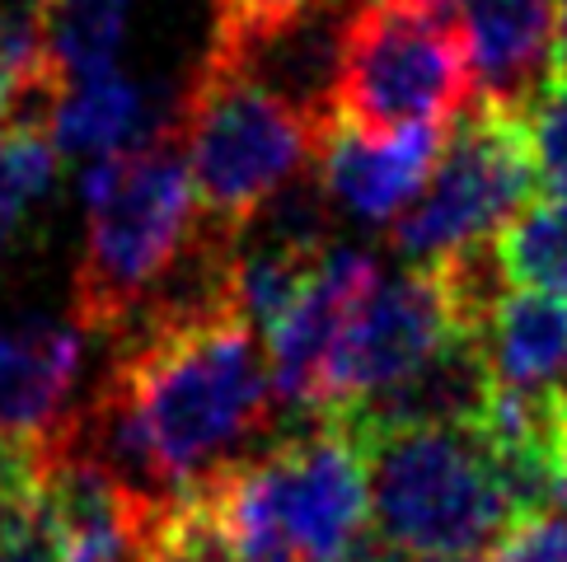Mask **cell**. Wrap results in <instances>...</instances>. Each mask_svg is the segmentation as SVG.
Instances as JSON below:
<instances>
[{
	"label": "cell",
	"instance_id": "cell-1",
	"mask_svg": "<svg viewBox=\"0 0 567 562\" xmlns=\"http://www.w3.org/2000/svg\"><path fill=\"white\" fill-rule=\"evenodd\" d=\"M113 343L109 379L178 497L258 455L272 427L268 347L239 310L197 319H136Z\"/></svg>",
	"mask_w": 567,
	"mask_h": 562
},
{
	"label": "cell",
	"instance_id": "cell-2",
	"mask_svg": "<svg viewBox=\"0 0 567 562\" xmlns=\"http://www.w3.org/2000/svg\"><path fill=\"white\" fill-rule=\"evenodd\" d=\"M188 497L230 562H342L371 534L367 459L333 417H310Z\"/></svg>",
	"mask_w": 567,
	"mask_h": 562
},
{
	"label": "cell",
	"instance_id": "cell-3",
	"mask_svg": "<svg viewBox=\"0 0 567 562\" xmlns=\"http://www.w3.org/2000/svg\"><path fill=\"white\" fill-rule=\"evenodd\" d=\"M197 235V197L169 123L151 140L85 169V249L75 268L71 324L117 337L174 277Z\"/></svg>",
	"mask_w": 567,
	"mask_h": 562
},
{
	"label": "cell",
	"instance_id": "cell-4",
	"mask_svg": "<svg viewBox=\"0 0 567 562\" xmlns=\"http://www.w3.org/2000/svg\"><path fill=\"white\" fill-rule=\"evenodd\" d=\"M371 520L403 558H493L535 511L474 427H394L361 436Z\"/></svg>",
	"mask_w": 567,
	"mask_h": 562
},
{
	"label": "cell",
	"instance_id": "cell-5",
	"mask_svg": "<svg viewBox=\"0 0 567 562\" xmlns=\"http://www.w3.org/2000/svg\"><path fill=\"white\" fill-rule=\"evenodd\" d=\"M202 226L245 235L272 197L315 169L323 127L239 66L202 56L169 117Z\"/></svg>",
	"mask_w": 567,
	"mask_h": 562
},
{
	"label": "cell",
	"instance_id": "cell-6",
	"mask_svg": "<svg viewBox=\"0 0 567 562\" xmlns=\"http://www.w3.org/2000/svg\"><path fill=\"white\" fill-rule=\"evenodd\" d=\"M474 104L470 43L455 0H384L348 14L333 123L357 136L451 127Z\"/></svg>",
	"mask_w": 567,
	"mask_h": 562
},
{
	"label": "cell",
	"instance_id": "cell-7",
	"mask_svg": "<svg viewBox=\"0 0 567 562\" xmlns=\"http://www.w3.org/2000/svg\"><path fill=\"white\" fill-rule=\"evenodd\" d=\"M535 197V169L525 155L520 117L470 104L436 155L413 207L390 226L394 253L409 268H441L478 244H493L520 207Z\"/></svg>",
	"mask_w": 567,
	"mask_h": 562
},
{
	"label": "cell",
	"instance_id": "cell-8",
	"mask_svg": "<svg viewBox=\"0 0 567 562\" xmlns=\"http://www.w3.org/2000/svg\"><path fill=\"white\" fill-rule=\"evenodd\" d=\"M460 333L464 329L451 310V295L432 268L380 277V287L357 305L329 352L310 417H342L367 398L413 379Z\"/></svg>",
	"mask_w": 567,
	"mask_h": 562
},
{
	"label": "cell",
	"instance_id": "cell-9",
	"mask_svg": "<svg viewBox=\"0 0 567 562\" xmlns=\"http://www.w3.org/2000/svg\"><path fill=\"white\" fill-rule=\"evenodd\" d=\"M380 287V268L371 253L361 249H329L319 258V268L310 272L306 291L296 295V305L287 319L262 337L268 347V371H272V398L287 413L315 408L319 375L329 366L333 343L348 329V319L357 305Z\"/></svg>",
	"mask_w": 567,
	"mask_h": 562
},
{
	"label": "cell",
	"instance_id": "cell-10",
	"mask_svg": "<svg viewBox=\"0 0 567 562\" xmlns=\"http://www.w3.org/2000/svg\"><path fill=\"white\" fill-rule=\"evenodd\" d=\"M451 127H413L399 136H357L348 127H329L319 140V184L329 202L352 211L357 220H394L413 207L427 184L436 155Z\"/></svg>",
	"mask_w": 567,
	"mask_h": 562
},
{
	"label": "cell",
	"instance_id": "cell-11",
	"mask_svg": "<svg viewBox=\"0 0 567 562\" xmlns=\"http://www.w3.org/2000/svg\"><path fill=\"white\" fill-rule=\"evenodd\" d=\"M554 6L558 0H455L474 104L520 117L554 71Z\"/></svg>",
	"mask_w": 567,
	"mask_h": 562
},
{
	"label": "cell",
	"instance_id": "cell-12",
	"mask_svg": "<svg viewBox=\"0 0 567 562\" xmlns=\"http://www.w3.org/2000/svg\"><path fill=\"white\" fill-rule=\"evenodd\" d=\"M85 333L56 319H24L0 333V440L43 450L66 427Z\"/></svg>",
	"mask_w": 567,
	"mask_h": 562
},
{
	"label": "cell",
	"instance_id": "cell-13",
	"mask_svg": "<svg viewBox=\"0 0 567 562\" xmlns=\"http://www.w3.org/2000/svg\"><path fill=\"white\" fill-rule=\"evenodd\" d=\"M483 356H488L493 389L520 398L558 394L567 371V300L506 291L483 324Z\"/></svg>",
	"mask_w": 567,
	"mask_h": 562
},
{
	"label": "cell",
	"instance_id": "cell-14",
	"mask_svg": "<svg viewBox=\"0 0 567 562\" xmlns=\"http://www.w3.org/2000/svg\"><path fill=\"white\" fill-rule=\"evenodd\" d=\"M132 6L136 0H43L38 6L43 52L52 71L66 80V90L75 80L117 71Z\"/></svg>",
	"mask_w": 567,
	"mask_h": 562
},
{
	"label": "cell",
	"instance_id": "cell-15",
	"mask_svg": "<svg viewBox=\"0 0 567 562\" xmlns=\"http://www.w3.org/2000/svg\"><path fill=\"white\" fill-rule=\"evenodd\" d=\"M141 127V90L123 71H104L75 80L52 113V146L56 155H117Z\"/></svg>",
	"mask_w": 567,
	"mask_h": 562
},
{
	"label": "cell",
	"instance_id": "cell-16",
	"mask_svg": "<svg viewBox=\"0 0 567 562\" xmlns=\"http://www.w3.org/2000/svg\"><path fill=\"white\" fill-rule=\"evenodd\" d=\"M497 268L512 291L567 300V202L520 207L497 235Z\"/></svg>",
	"mask_w": 567,
	"mask_h": 562
},
{
	"label": "cell",
	"instance_id": "cell-17",
	"mask_svg": "<svg viewBox=\"0 0 567 562\" xmlns=\"http://www.w3.org/2000/svg\"><path fill=\"white\" fill-rule=\"evenodd\" d=\"M38 455L19 440H0V562H62L38 516Z\"/></svg>",
	"mask_w": 567,
	"mask_h": 562
},
{
	"label": "cell",
	"instance_id": "cell-18",
	"mask_svg": "<svg viewBox=\"0 0 567 562\" xmlns=\"http://www.w3.org/2000/svg\"><path fill=\"white\" fill-rule=\"evenodd\" d=\"M56 146L43 127H0V253L56 178Z\"/></svg>",
	"mask_w": 567,
	"mask_h": 562
},
{
	"label": "cell",
	"instance_id": "cell-19",
	"mask_svg": "<svg viewBox=\"0 0 567 562\" xmlns=\"http://www.w3.org/2000/svg\"><path fill=\"white\" fill-rule=\"evenodd\" d=\"M520 136L535 188H544L554 202H567V75H549L520 108Z\"/></svg>",
	"mask_w": 567,
	"mask_h": 562
},
{
	"label": "cell",
	"instance_id": "cell-20",
	"mask_svg": "<svg viewBox=\"0 0 567 562\" xmlns=\"http://www.w3.org/2000/svg\"><path fill=\"white\" fill-rule=\"evenodd\" d=\"M319 6L323 0H216L212 43H249V38L296 24Z\"/></svg>",
	"mask_w": 567,
	"mask_h": 562
},
{
	"label": "cell",
	"instance_id": "cell-21",
	"mask_svg": "<svg viewBox=\"0 0 567 562\" xmlns=\"http://www.w3.org/2000/svg\"><path fill=\"white\" fill-rule=\"evenodd\" d=\"M488 562H567V520L554 511L530 516Z\"/></svg>",
	"mask_w": 567,
	"mask_h": 562
},
{
	"label": "cell",
	"instance_id": "cell-22",
	"mask_svg": "<svg viewBox=\"0 0 567 562\" xmlns=\"http://www.w3.org/2000/svg\"><path fill=\"white\" fill-rule=\"evenodd\" d=\"M549 507L567 520V404H558V427L549 446Z\"/></svg>",
	"mask_w": 567,
	"mask_h": 562
},
{
	"label": "cell",
	"instance_id": "cell-23",
	"mask_svg": "<svg viewBox=\"0 0 567 562\" xmlns=\"http://www.w3.org/2000/svg\"><path fill=\"white\" fill-rule=\"evenodd\" d=\"M342 562H409V558H403L394 544H384L380 534H367L361 544L348 549V558H342Z\"/></svg>",
	"mask_w": 567,
	"mask_h": 562
},
{
	"label": "cell",
	"instance_id": "cell-24",
	"mask_svg": "<svg viewBox=\"0 0 567 562\" xmlns=\"http://www.w3.org/2000/svg\"><path fill=\"white\" fill-rule=\"evenodd\" d=\"M554 75H567V0L554 6Z\"/></svg>",
	"mask_w": 567,
	"mask_h": 562
},
{
	"label": "cell",
	"instance_id": "cell-25",
	"mask_svg": "<svg viewBox=\"0 0 567 562\" xmlns=\"http://www.w3.org/2000/svg\"><path fill=\"white\" fill-rule=\"evenodd\" d=\"M329 6H338L342 14H357V10H371V6H384V0H329Z\"/></svg>",
	"mask_w": 567,
	"mask_h": 562
},
{
	"label": "cell",
	"instance_id": "cell-26",
	"mask_svg": "<svg viewBox=\"0 0 567 562\" xmlns=\"http://www.w3.org/2000/svg\"><path fill=\"white\" fill-rule=\"evenodd\" d=\"M417 562H488V558H417Z\"/></svg>",
	"mask_w": 567,
	"mask_h": 562
},
{
	"label": "cell",
	"instance_id": "cell-27",
	"mask_svg": "<svg viewBox=\"0 0 567 562\" xmlns=\"http://www.w3.org/2000/svg\"><path fill=\"white\" fill-rule=\"evenodd\" d=\"M558 404H567V371H563V379H558Z\"/></svg>",
	"mask_w": 567,
	"mask_h": 562
}]
</instances>
